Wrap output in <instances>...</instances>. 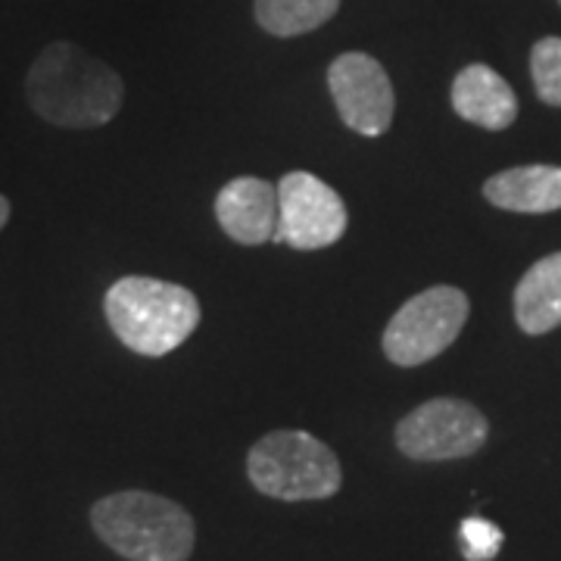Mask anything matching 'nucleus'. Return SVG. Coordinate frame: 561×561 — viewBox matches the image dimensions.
<instances>
[{"label": "nucleus", "mask_w": 561, "mask_h": 561, "mask_svg": "<svg viewBox=\"0 0 561 561\" xmlns=\"http://www.w3.org/2000/svg\"><path fill=\"white\" fill-rule=\"evenodd\" d=\"M216 219L231 241L260 247L278 231V184L262 179L228 181L216 197Z\"/></svg>", "instance_id": "9"}, {"label": "nucleus", "mask_w": 561, "mask_h": 561, "mask_svg": "<svg viewBox=\"0 0 561 561\" xmlns=\"http://www.w3.org/2000/svg\"><path fill=\"white\" fill-rule=\"evenodd\" d=\"M530 76L537 98L549 106H561V38H540L534 44Z\"/></svg>", "instance_id": "14"}, {"label": "nucleus", "mask_w": 561, "mask_h": 561, "mask_svg": "<svg viewBox=\"0 0 561 561\" xmlns=\"http://www.w3.org/2000/svg\"><path fill=\"white\" fill-rule=\"evenodd\" d=\"M483 197L505 213H556L561 209L559 165H518L505 169L483 184Z\"/></svg>", "instance_id": "11"}, {"label": "nucleus", "mask_w": 561, "mask_h": 561, "mask_svg": "<svg viewBox=\"0 0 561 561\" xmlns=\"http://www.w3.org/2000/svg\"><path fill=\"white\" fill-rule=\"evenodd\" d=\"M25 98L41 119L60 128H101L125 101L119 72L69 41H54L32 62Z\"/></svg>", "instance_id": "1"}, {"label": "nucleus", "mask_w": 561, "mask_h": 561, "mask_svg": "<svg viewBox=\"0 0 561 561\" xmlns=\"http://www.w3.org/2000/svg\"><path fill=\"white\" fill-rule=\"evenodd\" d=\"M515 321L524 334L540 337L561 324V253L537 260L515 287Z\"/></svg>", "instance_id": "12"}, {"label": "nucleus", "mask_w": 561, "mask_h": 561, "mask_svg": "<svg viewBox=\"0 0 561 561\" xmlns=\"http://www.w3.org/2000/svg\"><path fill=\"white\" fill-rule=\"evenodd\" d=\"M103 316L131 353L160 359L197 331L201 302L181 284L128 275L106 290Z\"/></svg>", "instance_id": "2"}, {"label": "nucleus", "mask_w": 561, "mask_h": 561, "mask_svg": "<svg viewBox=\"0 0 561 561\" xmlns=\"http://www.w3.org/2000/svg\"><path fill=\"white\" fill-rule=\"evenodd\" d=\"M468 312L471 302L459 287L437 284L421 290L409 302H402L387 324L381 341L383 356L402 368H415L437 359L456 343L468 321Z\"/></svg>", "instance_id": "5"}, {"label": "nucleus", "mask_w": 561, "mask_h": 561, "mask_svg": "<svg viewBox=\"0 0 561 561\" xmlns=\"http://www.w3.org/2000/svg\"><path fill=\"white\" fill-rule=\"evenodd\" d=\"M350 213L341 194L309 172H287L278 181L275 243L294 250H324L346 234Z\"/></svg>", "instance_id": "7"}, {"label": "nucleus", "mask_w": 561, "mask_h": 561, "mask_svg": "<svg viewBox=\"0 0 561 561\" xmlns=\"http://www.w3.org/2000/svg\"><path fill=\"white\" fill-rule=\"evenodd\" d=\"M328 88L346 128L365 138H378L397 113V94L381 62L368 54H341L328 66Z\"/></svg>", "instance_id": "8"}, {"label": "nucleus", "mask_w": 561, "mask_h": 561, "mask_svg": "<svg viewBox=\"0 0 561 561\" xmlns=\"http://www.w3.org/2000/svg\"><path fill=\"white\" fill-rule=\"evenodd\" d=\"M490 437V421L471 402L440 397L421 402L397 424V449L415 461L468 459Z\"/></svg>", "instance_id": "6"}, {"label": "nucleus", "mask_w": 561, "mask_h": 561, "mask_svg": "<svg viewBox=\"0 0 561 561\" xmlns=\"http://www.w3.org/2000/svg\"><path fill=\"white\" fill-rule=\"evenodd\" d=\"M91 527L128 561H187L197 542L191 512L147 490L110 493L91 505Z\"/></svg>", "instance_id": "3"}, {"label": "nucleus", "mask_w": 561, "mask_h": 561, "mask_svg": "<svg viewBox=\"0 0 561 561\" xmlns=\"http://www.w3.org/2000/svg\"><path fill=\"white\" fill-rule=\"evenodd\" d=\"M559 3H561V0H559Z\"/></svg>", "instance_id": "17"}, {"label": "nucleus", "mask_w": 561, "mask_h": 561, "mask_svg": "<svg viewBox=\"0 0 561 561\" xmlns=\"http://www.w3.org/2000/svg\"><path fill=\"white\" fill-rule=\"evenodd\" d=\"M459 546L465 561H493L502 549V530L486 518H465L459 527Z\"/></svg>", "instance_id": "15"}, {"label": "nucleus", "mask_w": 561, "mask_h": 561, "mask_svg": "<svg viewBox=\"0 0 561 561\" xmlns=\"http://www.w3.org/2000/svg\"><path fill=\"white\" fill-rule=\"evenodd\" d=\"M449 98L461 119L481 125L486 131H502L518 119V98L512 84L483 62H471L461 69Z\"/></svg>", "instance_id": "10"}, {"label": "nucleus", "mask_w": 561, "mask_h": 561, "mask_svg": "<svg viewBox=\"0 0 561 561\" xmlns=\"http://www.w3.org/2000/svg\"><path fill=\"white\" fill-rule=\"evenodd\" d=\"M10 213H13V209H10V201L0 194V231H3V225L10 221Z\"/></svg>", "instance_id": "16"}, {"label": "nucleus", "mask_w": 561, "mask_h": 561, "mask_svg": "<svg viewBox=\"0 0 561 561\" xmlns=\"http://www.w3.org/2000/svg\"><path fill=\"white\" fill-rule=\"evenodd\" d=\"M341 0H253V13L262 32L275 38H300L331 22Z\"/></svg>", "instance_id": "13"}, {"label": "nucleus", "mask_w": 561, "mask_h": 561, "mask_svg": "<svg viewBox=\"0 0 561 561\" xmlns=\"http://www.w3.org/2000/svg\"><path fill=\"white\" fill-rule=\"evenodd\" d=\"M247 478L262 496L280 502L331 500L343 483L334 449L306 431H272L253 443Z\"/></svg>", "instance_id": "4"}]
</instances>
